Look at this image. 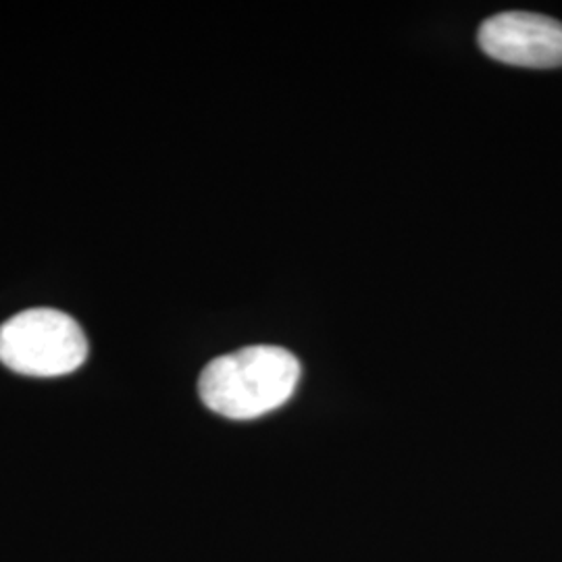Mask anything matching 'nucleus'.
<instances>
[{
	"label": "nucleus",
	"mask_w": 562,
	"mask_h": 562,
	"mask_svg": "<svg viewBox=\"0 0 562 562\" xmlns=\"http://www.w3.org/2000/svg\"><path fill=\"white\" fill-rule=\"evenodd\" d=\"M86 357L80 323L57 308H27L0 325V362L21 375H69Z\"/></svg>",
	"instance_id": "obj_2"
},
{
	"label": "nucleus",
	"mask_w": 562,
	"mask_h": 562,
	"mask_svg": "<svg viewBox=\"0 0 562 562\" xmlns=\"http://www.w3.org/2000/svg\"><path fill=\"white\" fill-rule=\"evenodd\" d=\"M301 362L280 346H248L204 367L201 398L213 413L234 422L262 417L292 398Z\"/></svg>",
	"instance_id": "obj_1"
},
{
	"label": "nucleus",
	"mask_w": 562,
	"mask_h": 562,
	"mask_svg": "<svg viewBox=\"0 0 562 562\" xmlns=\"http://www.w3.org/2000/svg\"><path fill=\"white\" fill-rule=\"evenodd\" d=\"M483 53L517 67H562V23L529 11H506L483 21L477 34Z\"/></svg>",
	"instance_id": "obj_3"
}]
</instances>
